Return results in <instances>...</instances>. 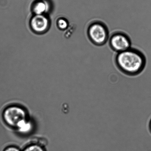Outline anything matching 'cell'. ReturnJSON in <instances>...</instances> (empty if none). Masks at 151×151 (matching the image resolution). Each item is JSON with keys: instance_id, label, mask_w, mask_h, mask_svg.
Returning <instances> with one entry per match:
<instances>
[{"instance_id": "cell-1", "label": "cell", "mask_w": 151, "mask_h": 151, "mask_svg": "<svg viewBox=\"0 0 151 151\" xmlns=\"http://www.w3.org/2000/svg\"><path fill=\"white\" fill-rule=\"evenodd\" d=\"M114 60L118 70L129 76L140 74L146 64L144 54L140 50L132 47L124 52L117 53Z\"/></svg>"}, {"instance_id": "cell-2", "label": "cell", "mask_w": 151, "mask_h": 151, "mask_svg": "<svg viewBox=\"0 0 151 151\" xmlns=\"http://www.w3.org/2000/svg\"><path fill=\"white\" fill-rule=\"evenodd\" d=\"M86 33L89 40L94 45L102 46L109 40L110 37L109 29L103 22L95 20L89 23Z\"/></svg>"}, {"instance_id": "cell-3", "label": "cell", "mask_w": 151, "mask_h": 151, "mask_svg": "<svg viewBox=\"0 0 151 151\" xmlns=\"http://www.w3.org/2000/svg\"><path fill=\"white\" fill-rule=\"evenodd\" d=\"M2 116L6 125L16 130L20 124L29 119L26 110L17 105H7L3 111Z\"/></svg>"}, {"instance_id": "cell-4", "label": "cell", "mask_w": 151, "mask_h": 151, "mask_svg": "<svg viewBox=\"0 0 151 151\" xmlns=\"http://www.w3.org/2000/svg\"><path fill=\"white\" fill-rule=\"evenodd\" d=\"M108 42L110 47L116 53L124 52L131 47V39L125 32H114L110 36Z\"/></svg>"}, {"instance_id": "cell-5", "label": "cell", "mask_w": 151, "mask_h": 151, "mask_svg": "<svg viewBox=\"0 0 151 151\" xmlns=\"http://www.w3.org/2000/svg\"><path fill=\"white\" fill-rule=\"evenodd\" d=\"M47 20L42 16H37L34 17L32 21V26L35 30L37 32H42L46 28Z\"/></svg>"}, {"instance_id": "cell-6", "label": "cell", "mask_w": 151, "mask_h": 151, "mask_svg": "<svg viewBox=\"0 0 151 151\" xmlns=\"http://www.w3.org/2000/svg\"><path fill=\"white\" fill-rule=\"evenodd\" d=\"M33 127V123L28 119L20 124L16 130L21 134H28L32 131Z\"/></svg>"}, {"instance_id": "cell-7", "label": "cell", "mask_w": 151, "mask_h": 151, "mask_svg": "<svg viewBox=\"0 0 151 151\" xmlns=\"http://www.w3.org/2000/svg\"><path fill=\"white\" fill-rule=\"evenodd\" d=\"M47 4L45 1L40 0L36 2L33 6V11L37 14H40L46 9Z\"/></svg>"}, {"instance_id": "cell-8", "label": "cell", "mask_w": 151, "mask_h": 151, "mask_svg": "<svg viewBox=\"0 0 151 151\" xmlns=\"http://www.w3.org/2000/svg\"><path fill=\"white\" fill-rule=\"evenodd\" d=\"M22 151H46L43 145L37 143H34L27 145Z\"/></svg>"}, {"instance_id": "cell-9", "label": "cell", "mask_w": 151, "mask_h": 151, "mask_svg": "<svg viewBox=\"0 0 151 151\" xmlns=\"http://www.w3.org/2000/svg\"><path fill=\"white\" fill-rule=\"evenodd\" d=\"M3 151H22V150L17 146L8 145L4 148Z\"/></svg>"}, {"instance_id": "cell-10", "label": "cell", "mask_w": 151, "mask_h": 151, "mask_svg": "<svg viewBox=\"0 0 151 151\" xmlns=\"http://www.w3.org/2000/svg\"><path fill=\"white\" fill-rule=\"evenodd\" d=\"M58 26L61 29L65 28L67 27V23L64 20L61 19L58 21Z\"/></svg>"}, {"instance_id": "cell-11", "label": "cell", "mask_w": 151, "mask_h": 151, "mask_svg": "<svg viewBox=\"0 0 151 151\" xmlns=\"http://www.w3.org/2000/svg\"><path fill=\"white\" fill-rule=\"evenodd\" d=\"M149 127L150 130V131L151 132V119L150 122Z\"/></svg>"}]
</instances>
